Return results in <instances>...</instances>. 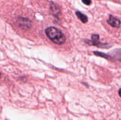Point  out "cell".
<instances>
[{
  "label": "cell",
  "mask_w": 121,
  "mask_h": 120,
  "mask_svg": "<svg viewBox=\"0 0 121 120\" xmlns=\"http://www.w3.org/2000/svg\"><path fill=\"white\" fill-rule=\"evenodd\" d=\"M50 11L52 14L54 15L55 16H57L60 13V7L56 4L53 2H52L50 5Z\"/></svg>",
  "instance_id": "cell-4"
},
{
  "label": "cell",
  "mask_w": 121,
  "mask_h": 120,
  "mask_svg": "<svg viewBox=\"0 0 121 120\" xmlns=\"http://www.w3.org/2000/svg\"><path fill=\"white\" fill-rule=\"evenodd\" d=\"M82 2L84 4L86 5H89L92 3V1L91 0H82Z\"/></svg>",
  "instance_id": "cell-10"
},
{
  "label": "cell",
  "mask_w": 121,
  "mask_h": 120,
  "mask_svg": "<svg viewBox=\"0 0 121 120\" xmlns=\"http://www.w3.org/2000/svg\"><path fill=\"white\" fill-rule=\"evenodd\" d=\"M107 22L110 25L115 28H119L121 25L120 20L111 15H109V19L107 20Z\"/></svg>",
  "instance_id": "cell-3"
},
{
  "label": "cell",
  "mask_w": 121,
  "mask_h": 120,
  "mask_svg": "<svg viewBox=\"0 0 121 120\" xmlns=\"http://www.w3.org/2000/svg\"><path fill=\"white\" fill-rule=\"evenodd\" d=\"M1 72H0V77H1Z\"/></svg>",
  "instance_id": "cell-12"
},
{
  "label": "cell",
  "mask_w": 121,
  "mask_h": 120,
  "mask_svg": "<svg viewBox=\"0 0 121 120\" xmlns=\"http://www.w3.org/2000/svg\"><path fill=\"white\" fill-rule=\"evenodd\" d=\"M95 54L97 56H101V57L103 58H105L106 59H110V56L109 55H107V54H105V53H102V52H94Z\"/></svg>",
  "instance_id": "cell-8"
},
{
  "label": "cell",
  "mask_w": 121,
  "mask_h": 120,
  "mask_svg": "<svg viewBox=\"0 0 121 120\" xmlns=\"http://www.w3.org/2000/svg\"><path fill=\"white\" fill-rule=\"evenodd\" d=\"M18 25L21 28L24 29H27L30 28L31 27V22L28 19L26 18L20 17L17 20Z\"/></svg>",
  "instance_id": "cell-2"
},
{
  "label": "cell",
  "mask_w": 121,
  "mask_h": 120,
  "mask_svg": "<svg viewBox=\"0 0 121 120\" xmlns=\"http://www.w3.org/2000/svg\"><path fill=\"white\" fill-rule=\"evenodd\" d=\"M45 32L48 38L56 44H63L66 41L65 35L61 31L56 27H48L45 30Z\"/></svg>",
  "instance_id": "cell-1"
},
{
  "label": "cell",
  "mask_w": 121,
  "mask_h": 120,
  "mask_svg": "<svg viewBox=\"0 0 121 120\" xmlns=\"http://www.w3.org/2000/svg\"><path fill=\"white\" fill-rule=\"evenodd\" d=\"M119 96L121 97V88L119 90Z\"/></svg>",
  "instance_id": "cell-11"
},
{
  "label": "cell",
  "mask_w": 121,
  "mask_h": 120,
  "mask_svg": "<svg viewBox=\"0 0 121 120\" xmlns=\"http://www.w3.org/2000/svg\"><path fill=\"white\" fill-rule=\"evenodd\" d=\"M99 39V36L98 34H93L92 35V41H98Z\"/></svg>",
  "instance_id": "cell-9"
},
{
  "label": "cell",
  "mask_w": 121,
  "mask_h": 120,
  "mask_svg": "<svg viewBox=\"0 0 121 120\" xmlns=\"http://www.w3.org/2000/svg\"><path fill=\"white\" fill-rule=\"evenodd\" d=\"M111 54L113 58L121 61V49H115Z\"/></svg>",
  "instance_id": "cell-7"
},
{
  "label": "cell",
  "mask_w": 121,
  "mask_h": 120,
  "mask_svg": "<svg viewBox=\"0 0 121 120\" xmlns=\"http://www.w3.org/2000/svg\"><path fill=\"white\" fill-rule=\"evenodd\" d=\"M76 14L78 18L83 22V23H86L88 21V18L87 16L85 14H82L81 12L80 11H76Z\"/></svg>",
  "instance_id": "cell-6"
},
{
  "label": "cell",
  "mask_w": 121,
  "mask_h": 120,
  "mask_svg": "<svg viewBox=\"0 0 121 120\" xmlns=\"http://www.w3.org/2000/svg\"><path fill=\"white\" fill-rule=\"evenodd\" d=\"M86 43H87V44H89V45H95L96 46V47H101V48H108L107 47H106V45H107L106 44H101L100 42H99V41H85Z\"/></svg>",
  "instance_id": "cell-5"
}]
</instances>
